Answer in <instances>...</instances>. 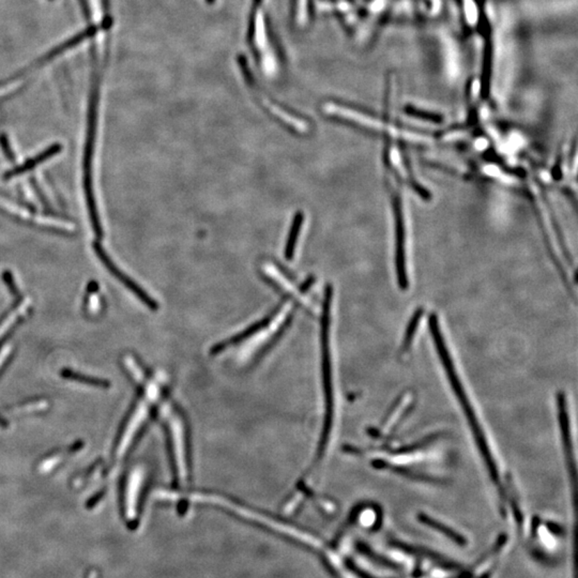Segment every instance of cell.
<instances>
[{
	"label": "cell",
	"instance_id": "obj_9",
	"mask_svg": "<svg viewBox=\"0 0 578 578\" xmlns=\"http://www.w3.org/2000/svg\"><path fill=\"white\" fill-rule=\"evenodd\" d=\"M558 414H559L560 431H561L562 444H563L565 460H567L568 469L571 476L572 482L575 484L576 465L574 460L573 448H572L571 432H570V420L568 415L567 401L563 393H558L557 396Z\"/></svg>",
	"mask_w": 578,
	"mask_h": 578
},
{
	"label": "cell",
	"instance_id": "obj_5",
	"mask_svg": "<svg viewBox=\"0 0 578 578\" xmlns=\"http://www.w3.org/2000/svg\"><path fill=\"white\" fill-rule=\"evenodd\" d=\"M165 428L168 431V446L174 467L175 478L178 483L188 481L190 476V444L188 428L184 414L170 402L162 408Z\"/></svg>",
	"mask_w": 578,
	"mask_h": 578
},
{
	"label": "cell",
	"instance_id": "obj_8",
	"mask_svg": "<svg viewBox=\"0 0 578 578\" xmlns=\"http://www.w3.org/2000/svg\"><path fill=\"white\" fill-rule=\"evenodd\" d=\"M93 250H95V254L100 258L101 262H102L103 265L105 266L107 270H109L111 273L120 282L122 285L126 286L128 288L129 291L131 293L134 294L141 301L144 302L145 305L147 307H150V310H158V303L154 301L146 291L143 289L141 286L137 285L134 281H133L131 278H129L116 264L113 262L112 258L109 254L106 253L105 251L104 248H103L102 244L100 243L99 241L93 242Z\"/></svg>",
	"mask_w": 578,
	"mask_h": 578
},
{
	"label": "cell",
	"instance_id": "obj_3",
	"mask_svg": "<svg viewBox=\"0 0 578 578\" xmlns=\"http://www.w3.org/2000/svg\"><path fill=\"white\" fill-rule=\"evenodd\" d=\"M291 309H293V305L291 303H286L272 319H264L236 337L218 344V346L214 349V353H221L225 349L237 345L241 351L239 353L240 359L243 362L252 361L253 358L262 355V353L268 348L274 339L278 337V333L281 332L284 329L286 323L291 319Z\"/></svg>",
	"mask_w": 578,
	"mask_h": 578
},
{
	"label": "cell",
	"instance_id": "obj_2",
	"mask_svg": "<svg viewBox=\"0 0 578 578\" xmlns=\"http://www.w3.org/2000/svg\"><path fill=\"white\" fill-rule=\"evenodd\" d=\"M100 99V79L98 75L93 77L91 86L90 100H89L88 123H87L86 141H85L84 158H83V184H84L85 198L90 216L91 226L97 237H103V227L99 214L98 204L95 200V159L97 151V134H98V109Z\"/></svg>",
	"mask_w": 578,
	"mask_h": 578
},
{
	"label": "cell",
	"instance_id": "obj_17",
	"mask_svg": "<svg viewBox=\"0 0 578 578\" xmlns=\"http://www.w3.org/2000/svg\"><path fill=\"white\" fill-rule=\"evenodd\" d=\"M423 310L419 309L416 313L412 316V319L409 321L408 327H407L406 333H405L404 339H403L402 347H401V353H405L408 351L409 347L412 344L415 335H416L417 329H418L419 323H420L421 317H422Z\"/></svg>",
	"mask_w": 578,
	"mask_h": 578
},
{
	"label": "cell",
	"instance_id": "obj_10",
	"mask_svg": "<svg viewBox=\"0 0 578 578\" xmlns=\"http://www.w3.org/2000/svg\"><path fill=\"white\" fill-rule=\"evenodd\" d=\"M61 150H63V146H61V144L51 145V147L45 149V150L42 151V152H40V154H38L37 156H33V158L26 160L25 162L22 163V164L17 165L15 168L8 170V172L3 175V179L8 182V180H12V179L17 178V177L26 174V172H31V170L38 168L39 165L42 164V163L45 162V161L49 160V159L53 158V156L61 154Z\"/></svg>",
	"mask_w": 578,
	"mask_h": 578
},
{
	"label": "cell",
	"instance_id": "obj_7",
	"mask_svg": "<svg viewBox=\"0 0 578 578\" xmlns=\"http://www.w3.org/2000/svg\"><path fill=\"white\" fill-rule=\"evenodd\" d=\"M393 212L395 222V265H396L397 281L402 289L408 288V279L406 274V257H405V232L404 214L400 194L393 196Z\"/></svg>",
	"mask_w": 578,
	"mask_h": 578
},
{
	"label": "cell",
	"instance_id": "obj_11",
	"mask_svg": "<svg viewBox=\"0 0 578 578\" xmlns=\"http://www.w3.org/2000/svg\"><path fill=\"white\" fill-rule=\"evenodd\" d=\"M264 270H265V273L267 277L273 280L278 285L281 286L286 293L293 296L303 307H307V310H310L311 312L315 311L313 303L303 295L301 291H298L297 288L291 284V282L278 268L274 267V265H272V264H266Z\"/></svg>",
	"mask_w": 578,
	"mask_h": 578
},
{
	"label": "cell",
	"instance_id": "obj_16",
	"mask_svg": "<svg viewBox=\"0 0 578 578\" xmlns=\"http://www.w3.org/2000/svg\"><path fill=\"white\" fill-rule=\"evenodd\" d=\"M305 222V214L298 212L293 220L291 232L288 236L287 243L285 248V258L287 260H293L295 256L296 248H297L298 240H299L300 232Z\"/></svg>",
	"mask_w": 578,
	"mask_h": 578
},
{
	"label": "cell",
	"instance_id": "obj_18",
	"mask_svg": "<svg viewBox=\"0 0 578 578\" xmlns=\"http://www.w3.org/2000/svg\"><path fill=\"white\" fill-rule=\"evenodd\" d=\"M406 113L407 114L410 115V116L416 117V118L424 119V120L432 121V122L436 123L442 122V117L439 116V115L430 114V113H424L423 112V111H419V109H411V107H407Z\"/></svg>",
	"mask_w": 578,
	"mask_h": 578
},
{
	"label": "cell",
	"instance_id": "obj_21",
	"mask_svg": "<svg viewBox=\"0 0 578 578\" xmlns=\"http://www.w3.org/2000/svg\"><path fill=\"white\" fill-rule=\"evenodd\" d=\"M463 578H470V577H468V576L466 575V576H463Z\"/></svg>",
	"mask_w": 578,
	"mask_h": 578
},
{
	"label": "cell",
	"instance_id": "obj_14",
	"mask_svg": "<svg viewBox=\"0 0 578 578\" xmlns=\"http://www.w3.org/2000/svg\"><path fill=\"white\" fill-rule=\"evenodd\" d=\"M381 514L378 508L369 506H358L351 515L349 522H359L363 528L375 530L380 526Z\"/></svg>",
	"mask_w": 578,
	"mask_h": 578
},
{
	"label": "cell",
	"instance_id": "obj_4",
	"mask_svg": "<svg viewBox=\"0 0 578 578\" xmlns=\"http://www.w3.org/2000/svg\"><path fill=\"white\" fill-rule=\"evenodd\" d=\"M332 286L326 287L323 309V394H325V423L323 434L319 442L317 458L321 460L325 456L328 449L333 422H335V390H333L332 359H331V345H330V326H331V305H332Z\"/></svg>",
	"mask_w": 578,
	"mask_h": 578
},
{
	"label": "cell",
	"instance_id": "obj_6",
	"mask_svg": "<svg viewBox=\"0 0 578 578\" xmlns=\"http://www.w3.org/2000/svg\"><path fill=\"white\" fill-rule=\"evenodd\" d=\"M0 210L10 214L13 218H17L24 223H29L35 227L43 228V230H51L54 232H59L63 235H73L77 232V227L72 222L65 221L61 218H54V216H43V214L33 212V210L21 207L15 202L7 200L0 195Z\"/></svg>",
	"mask_w": 578,
	"mask_h": 578
},
{
	"label": "cell",
	"instance_id": "obj_19",
	"mask_svg": "<svg viewBox=\"0 0 578 578\" xmlns=\"http://www.w3.org/2000/svg\"><path fill=\"white\" fill-rule=\"evenodd\" d=\"M97 291V286H95V289H93V286H90V291L88 293V311L90 312L91 314L98 313L99 309H100V296L98 294L95 293Z\"/></svg>",
	"mask_w": 578,
	"mask_h": 578
},
{
	"label": "cell",
	"instance_id": "obj_15",
	"mask_svg": "<svg viewBox=\"0 0 578 578\" xmlns=\"http://www.w3.org/2000/svg\"><path fill=\"white\" fill-rule=\"evenodd\" d=\"M263 103L269 109L272 115H274L277 118L281 119L283 122H285L286 125L293 128L294 130L299 133H307L309 131V125L305 121L298 119L297 117L291 116V115L285 112L284 109H282L281 107L277 106V105L273 104L270 101L266 100V99H264Z\"/></svg>",
	"mask_w": 578,
	"mask_h": 578
},
{
	"label": "cell",
	"instance_id": "obj_12",
	"mask_svg": "<svg viewBox=\"0 0 578 578\" xmlns=\"http://www.w3.org/2000/svg\"><path fill=\"white\" fill-rule=\"evenodd\" d=\"M148 416V405L146 403H141L135 409V412L133 414L132 418L129 421L127 430L125 431L122 439H121L120 446H119V456H122L123 453L126 452L127 449L130 447L132 439L134 438L138 428L142 426L143 423L146 420Z\"/></svg>",
	"mask_w": 578,
	"mask_h": 578
},
{
	"label": "cell",
	"instance_id": "obj_20",
	"mask_svg": "<svg viewBox=\"0 0 578 578\" xmlns=\"http://www.w3.org/2000/svg\"><path fill=\"white\" fill-rule=\"evenodd\" d=\"M0 145L3 147V151H5V154L7 156L8 159L10 160H15V154H13V150H12L11 145H10L9 140H8V137L6 135H1L0 136Z\"/></svg>",
	"mask_w": 578,
	"mask_h": 578
},
{
	"label": "cell",
	"instance_id": "obj_1",
	"mask_svg": "<svg viewBox=\"0 0 578 578\" xmlns=\"http://www.w3.org/2000/svg\"><path fill=\"white\" fill-rule=\"evenodd\" d=\"M428 326H430V331L432 333L433 339H434L437 353H438L439 358H440V361H442V365H444L447 377H448L449 381H450L451 388H452L453 392L456 394V399H458V403H460V406L462 407L463 412H464L465 417H466L467 421H468L470 430H472V435H474V439H476V446H478L481 456H482V458H483L484 463H485L490 479H492L495 485L497 486L502 499H504L506 498V492L502 488L497 465H496V462H495L494 458H492L490 447H488V442H486L485 435H484L480 423H479L478 418H476L474 407L470 404L469 399L467 396L466 392H465L464 388H463L462 383H460V378H458V374H456V367L453 365L452 359H451L450 353H449L448 348H447V345L444 343L440 328H439L438 319H437V316L435 314H432L430 316Z\"/></svg>",
	"mask_w": 578,
	"mask_h": 578
},
{
	"label": "cell",
	"instance_id": "obj_13",
	"mask_svg": "<svg viewBox=\"0 0 578 578\" xmlns=\"http://www.w3.org/2000/svg\"><path fill=\"white\" fill-rule=\"evenodd\" d=\"M418 520H420L421 524L431 528V529L436 530L438 533L442 534L447 539H450L453 543L460 546L466 545L467 540L463 534L453 529L450 526L446 525L440 520L425 513L419 514Z\"/></svg>",
	"mask_w": 578,
	"mask_h": 578
}]
</instances>
